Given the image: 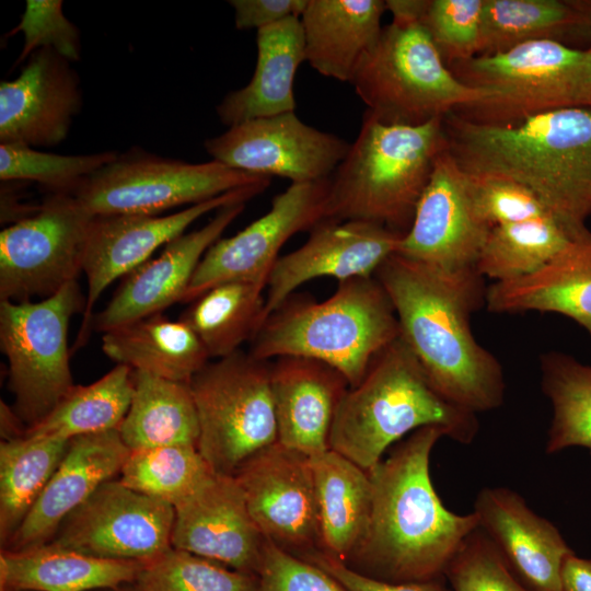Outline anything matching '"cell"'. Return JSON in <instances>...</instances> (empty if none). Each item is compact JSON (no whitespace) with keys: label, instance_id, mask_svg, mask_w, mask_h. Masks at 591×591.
<instances>
[{"label":"cell","instance_id":"1","mask_svg":"<svg viewBox=\"0 0 591 591\" xmlns=\"http://www.w3.org/2000/svg\"><path fill=\"white\" fill-rule=\"evenodd\" d=\"M374 276L394 306L399 336L433 386L472 413L498 408L502 368L471 328L472 314L486 302L477 269L449 273L394 254Z\"/></svg>","mask_w":591,"mask_h":591},{"label":"cell","instance_id":"2","mask_svg":"<svg viewBox=\"0 0 591 591\" xmlns=\"http://www.w3.org/2000/svg\"><path fill=\"white\" fill-rule=\"evenodd\" d=\"M437 427L420 428L369 471L372 503L366 534L347 564L374 579L420 582L441 579L477 515L456 514L441 502L429 462Z\"/></svg>","mask_w":591,"mask_h":591},{"label":"cell","instance_id":"3","mask_svg":"<svg viewBox=\"0 0 591 591\" xmlns=\"http://www.w3.org/2000/svg\"><path fill=\"white\" fill-rule=\"evenodd\" d=\"M443 129L462 171L520 183L573 240L591 233V107L558 108L505 126L450 113Z\"/></svg>","mask_w":591,"mask_h":591},{"label":"cell","instance_id":"4","mask_svg":"<svg viewBox=\"0 0 591 591\" xmlns=\"http://www.w3.org/2000/svg\"><path fill=\"white\" fill-rule=\"evenodd\" d=\"M424 427L440 428L445 437L470 444L479 424L475 413L452 403L433 386L399 336L341 397L329 449L369 472L390 445Z\"/></svg>","mask_w":591,"mask_h":591},{"label":"cell","instance_id":"5","mask_svg":"<svg viewBox=\"0 0 591 591\" xmlns=\"http://www.w3.org/2000/svg\"><path fill=\"white\" fill-rule=\"evenodd\" d=\"M399 337L394 306L375 278L339 281L324 301L291 294L260 324L250 354L269 361L299 356L324 362L357 385L375 357Z\"/></svg>","mask_w":591,"mask_h":591},{"label":"cell","instance_id":"6","mask_svg":"<svg viewBox=\"0 0 591 591\" xmlns=\"http://www.w3.org/2000/svg\"><path fill=\"white\" fill-rule=\"evenodd\" d=\"M445 148L443 118L387 125L364 113L357 139L328 179L327 220L367 221L405 234Z\"/></svg>","mask_w":591,"mask_h":591},{"label":"cell","instance_id":"7","mask_svg":"<svg viewBox=\"0 0 591 591\" xmlns=\"http://www.w3.org/2000/svg\"><path fill=\"white\" fill-rule=\"evenodd\" d=\"M464 84L489 94L452 113L483 125L505 126L565 107H591V46L536 40L451 65Z\"/></svg>","mask_w":591,"mask_h":591},{"label":"cell","instance_id":"8","mask_svg":"<svg viewBox=\"0 0 591 591\" xmlns=\"http://www.w3.org/2000/svg\"><path fill=\"white\" fill-rule=\"evenodd\" d=\"M350 83L366 113L387 125H422L489 96L453 74L420 21L384 26Z\"/></svg>","mask_w":591,"mask_h":591},{"label":"cell","instance_id":"9","mask_svg":"<svg viewBox=\"0 0 591 591\" xmlns=\"http://www.w3.org/2000/svg\"><path fill=\"white\" fill-rule=\"evenodd\" d=\"M189 386L199 421L197 449L213 472L235 475L278 442L269 361L240 349L208 362Z\"/></svg>","mask_w":591,"mask_h":591},{"label":"cell","instance_id":"10","mask_svg":"<svg viewBox=\"0 0 591 591\" xmlns=\"http://www.w3.org/2000/svg\"><path fill=\"white\" fill-rule=\"evenodd\" d=\"M77 280L39 301H0V346L9 361L13 410L26 429L43 420L74 385L68 331L84 311Z\"/></svg>","mask_w":591,"mask_h":591},{"label":"cell","instance_id":"11","mask_svg":"<svg viewBox=\"0 0 591 591\" xmlns=\"http://www.w3.org/2000/svg\"><path fill=\"white\" fill-rule=\"evenodd\" d=\"M266 179L271 177L231 169L216 160L188 163L128 153L88 177L72 194L94 216L159 215Z\"/></svg>","mask_w":591,"mask_h":591},{"label":"cell","instance_id":"12","mask_svg":"<svg viewBox=\"0 0 591 591\" xmlns=\"http://www.w3.org/2000/svg\"><path fill=\"white\" fill-rule=\"evenodd\" d=\"M94 215L57 193L0 233V301L48 298L77 280Z\"/></svg>","mask_w":591,"mask_h":591},{"label":"cell","instance_id":"13","mask_svg":"<svg viewBox=\"0 0 591 591\" xmlns=\"http://www.w3.org/2000/svg\"><path fill=\"white\" fill-rule=\"evenodd\" d=\"M328 179L291 183L273 198L265 215L236 234L216 241L201 258L181 303H190L207 290L230 281L266 288L287 241L327 220Z\"/></svg>","mask_w":591,"mask_h":591},{"label":"cell","instance_id":"14","mask_svg":"<svg viewBox=\"0 0 591 591\" xmlns=\"http://www.w3.org/2000/svg\"><path fill=\"white\" fill-rule=\"evenodd\" d=\"M174 519L173 506L113 478L66 517L48 543L95 557L146 563L172 547Z\"/></svg>","mask_w":591,"mask_h":591},{"label":"cell","instance_id":"15","mask_svg":"<svg viewBox=\"0 0 591 591\" xmlns=\"http://www.w3.org/2000/svg\"><path fill=\"white\" fill-rule=\"evenodd\" d=\"M269 184L270 179H266L241 187L167 216H94L82 263L88 293L76 346L83 345L88 339L94 315L93 308L111 283L150 259L159 247L184 234L186 229L205 213L233 204H246L263 193Z\"/></svg>","mask_w":591,"mask_h":591},{"label":"cell","instance_id":"16","mask_svg":"<svg viewBox=\"0 0 591 591\" xmlns=\"http://www.w3.org/2000/svg\"><path fill=\"white\" fill-rule=\"evenodd\" d=\"M349 148L338 136L306 125L294 112L247 120L205 141L212 160L291 183L328 179Z\"/></svg>","mask_w":591,"mask_h":591},{"label":"cell","instance_id":"17","mask_svg":"<svg viewBox=\"0 0 591 591\" xmlns=\"http://www.w3.org/2000/svg\"><path fill=\"white\" fill-rule=\"evenodd\" d=\"M234 476L267 541L299 557L320 551L318 507L309 456L276 442L245 462Z\"/></svg>","mask_w":591,"mask_h":591},{"label":"cell","instance_id":"18","mask_svg":"<svg viewBox=\"0 0 591 591\" xmlns=\"http://www.w3.org/2000/svg\"><path fill=\"white\" fill-rule=\"evenodd\" d=\"M489 231L473 210L465 172L445 148L396 254L443 271L470 270L476 268Z\"/></svg>","mask_w":591,"mask_h":591},{"label":"cell","instance_id":"19","mask_svg":"<svg viewBox=\"0 0 591 591\" xmlns=\"http://www.w3.org/2000/svg\"><path fill=\"white\" fill-rule=\"evenodd\" d=\"M404 234L367 221L326 220L299 248L279 256L267 281L264 320L301 285L317 278L339 281L374 276L396 254Z\"/></svg>","mask_w":591,"mask_h":591},{"label":"cell","instance_id":"20","mask_svg":"<svg viewBox=\"0 0 591 591\" xmlns=\"http://www.w3.org/2000/svg\"><path fill=\"white\" fill-rule=\"evenodd\" d=\"M175 509L173 548L258 577L267 540L234 475L213 473Z\"/></svg>","mask_w":591,"mask_h":591},{"label":"cell","instance_id":"21","mask_svg":"<svg viewBox=\"0 0 591 591\" xmlns=\"http://www.w3.org/2000/svg\"><path fill=\"white\" fill-rule=\"evenodd\" d=\"M245 202L219 209L207 224L167 243L162 253L131 273L105 308L93 315L91 328L103 334L162 312L183 297L201 258L242 213Z\"/></svg>","mask_w":591,"mask_h":591},{"label":"cell","instance_id":"22","mask_svg":"<svg viewBox=\"0 0 591 591\" xmlns=\"http://www.w3.org/2000/svg\"><path fill=\"white\" fill-rule=\"evenodd\" d=\"M81 106L78 77L53 48H40L12 81L0 84V142L54 147Z\"/></svg>","mask_w":591,"mask_h":591},{"label":"cell","instance_id":"23","mask_svg":"<svg viewBox=\"0 0 591 591\" xmlns=\"http://www.w3.org/2000/svg\"><path fill=\"white\" fill-rule=\"evenodd\" d=\"M479 528L531 591H563L561 569L573 553L558 529L535 513L514 490H479L474 511Z\"/></svg>","mask_w":591,"mask_h":591},{"label":"cell","instance_id":"24","mask_svg":"<svg viewBox=\"0 0 591 591\" xmlns=\"http://www.w3.org/2000/svg\"><path fill=\"white\" fill-rule=\"evenodd\" d=\"M129 453L118 429L71 439L40 496L1 551L20 552L48 543L66 517L120 473Z\"/></svg>","mask_w":591,"mask_h":591},{"label":"cell","instance_id":"25","mask_svg":"<svg viewBox=\"0 0 591 591\" xmlns=\"http://www.w3.org/2000/svg\"><path fill=\"white\" fill-rule=\"evenodd\" d=\"M278 442L309 457L329 450L338 404L349 389L333 367L305 357L269 360Z\"/></svg>","mask_w":591,"mask_h":591},{"label":"cell","instance_id":"26","mask_svg":"<svg viewBox=\"0 0 591 591\" xmlns=\"http://www.w3.org/2000/svg\"><path fill=\"white\" fill-rule=\"evenodd\" d=\"M487 310L564 315L591 335V233L572 241L535 273L487 287Z\"/></svg>","mask_w":591,"mask_h":591},{"label":"cell","instance_id":"27","mask_svg":"<svg viewBox=\"0 0 591 591\" xmlns=\"http://www.w3.org/2000/svg\"><path fill=\"white\" fill-rule=\"evenodd\" d=\"M383 0H308L300 16L305 61L320 74L351 82L379 39Z\"/></svg>","mask_w":591,"mask_h":591},{"label":"cell","instance_id":"28","mask_svg":"<svg viewBox=\"0 0 591 591\" xmlns=\"http://www.w3.org/2000/svg\"><path fill=\"white\" fill-rule=\"evenodd\" d=\"M256 45L257 60L251 81L230 92L217 106L220 120L229 127L296 109L294 78L305 61L300 18L291 16L257 30Z\"/></svg>","mask_w":591,"mask_h":591},{"label":"cell","instance_id":"29","mask_svg":"<svg viewBox=\"0 0 591 591\" xmlns=\"http://www.w3.org/2000/svg\"><path fill=\"white\" fill-rule=\"evenodd\" d=\"M141 561L101 558L53 543L0 552V591H92L137 580Z\"/></svg>","mask_w":591,"mask_h":591},{"label":"cell","instance_id":"30","mask_svg":"<svg viewBox=\"0 0 591 591\" xmlns=\"http://www.w3.org/2000/svg\"><path fill=\"white\" fill-rule=\"evenodd\" d=\"M552 40L591 46V0H484L479 55Z\"/></svg>","mask_w":591,"mask_h":591},{"label":"cell","instance_id":"31","mask_svg":"<svg viewBox=\"0 0 591 591\" xmlns=\"http://www.w3.org/2000/svg\"><path fill=\"white\" fill-rule=\"evenodd\" d=\"M320 519L321 552L348 563L362 541L370 519L369 472L327 450L310 457Z\"/></svg>","mask_w":591,"mask_h":591},{"label":"cell","instance_id":"32","mask_svg":"<svg viewBox=\"0 0 591 591\" xmlns=\"http://www.w3.org/2000/svg\"><path fill=\"white\" fill-rule=\"evenodd\" d=\"M102 351L117 364L183 383H189L210 359L186 323L162 314L104 333Z\"/></svg>","mask_w":591,"mask_h":591},{"label":"cell","instance_id":"33","mask_svg":"<svg viewBox=\"0 0 591 591\" xmlns=\"http://www.w3.org/2000/svg\"><path fill=\"white\" fill-rule=\"evenodd\" d=\"M118 431L130 451L166 445L197 448L199 421L189 383L134 370V394Z\"/></svg>","mask_w":591,"mask_h":591},{"label":"cell","instance_id":"34","mask_svg":"<svg viewBox=\"0 0 591 591\" xmlns=\"http://www.w3.org/2000/svg\"><path fill=\"white\" fill-rule=\"evenodd\" d=\"M134 394V370L116 364L88 385H73L55 408L24 436L71 440L118 429Z\"/></svg>","mask_w":591,"mask_h":591},{"label":"cell","instance_id":"35","mask_svg":"<svg viewBox=\"0 0 591 591\" xmlns=\"http://www.w3.org/2000/svg\"><path fill=\"white\" fill-rule=\"evenodd\" d=\"M264 290L245 281L218 285L192 301L178 320L194 331L210 358H224L251 341L264 322Z\"/></svg>","mask_w":591,"mask_h":591},{"label":"cell","instance_id":"36","mask_svg":"<svg viewBox=\"0 0 591 591\" xmlns=\"http://www.w3.org/2000/svg\"><path fill=\"white\" fill-rule=\"evenodd\" d=\"M70 440L23 436L0 443V545L24 521L62 461Z\"/></svg>","mask_w":591,"mask_h":591},{"label":"cell","instance_id":"37","mask_svg":"<svg viewBox=\"0 0 591 591\" xmlns=\"http://www.w3.org/2000/svg\"><path fill=\"white\" fill-rule=\"evenodd\" d=\"M540 367L542 390L553 408L546 453L572 447L591 453V364L548 351L541 356Z\"/></svg>","mask_w":591,"mask_h":591},{"label":"cell","instance_id":"38","mask_svg":"<svg viewBox=\"0 0 591 591\" xmlns=\"http://www.w3.org/2000/svg\"><path fill=\"white\" fill-rule=\"evenodd\" d=\"M572 241L553 218L497 225L489 231L476 269L494 282L525 277L545 266Z\"/></svg>","mask_w":591,"mask_h":591},{"label":"cell","instance_id":"39","mask_svg":"<svg viewBox=\"0 0 591 591\" xmlns=\"http://www.w3.org/2000/svg\"><path fill=\"white\" fill-rule=\"evenodd\" d=\"M213 473L196 447L166 445L130 451L118 479L127 487L175 508Z\"/></svg>","mask_w":591,"mask_h":591},{"label":"cell","instance_id":"40","mask_svg":"<svg viewBox=\"0 0 591 591\" xmlns=\"http://www.w3.org/2000/svg\"><path fill=\"white\" fill-rule=\"evenodd\" d=\"M141 591H257L258 577L171 547L143 563L137 580Z\"/></svg>","mask_w":591,"mask_h":591},{"label":"cell","instance_id":"41","mask_svg":"<svg viewBox=\"0 0 591 591\" xmlns=\"http://www.w3.org/2000/svg\"><path fill=\"white\" fill-rule=\"evenodd\" d=\"M118 157L112 151L61 155L22 144H0L1 181H32L57 193H72Z\"/></svg>","mask_w":591,"mask_h":591},{"label":"cell","instance_id":"42","mask_svg":"<svg viewBox=\"0 0 591 591\" xmlns=\"http://www.w3.org/2000/svg\"><path fill=\"white\" fill-rule=\"evenodd\" d=\"M484 0H428L420 23L448 67L480 51Z\"/></svg>","mask_w":591,"mask_h":591},{"label":"cell","instance_id":"43","mask_svg":"<svg viewBox=\"0 0 591 591\" xmlns=\"http://www.w3.org/2000/svg\"><path fill=\"white\" fill-rule=\"evenodd\" d=\"M444 577L452 591H531L479 526L464 540Z\"/></svg>","mask_w":591,"mask_h":591},{"label":"cell","instance_id":"44","mask_svg":"<svg viewBox=\"0 0 591 591\" xmlns=\"http://www.w3.org/2000/svg\"><path fill=\"white\" fill-rule=\"evenodd\" d=\"M465 174L473 210L489 229L532 219L553 218L535 194L520 183L495 175Z\"/></svg>","mask_w":591,"mask_h":591},{"label":"cell","instance_id":"45","mask_svg":"<svg viewBox=\"0 0 591 591\" xmlns=\"http://www.w3.org/2000/svg\"><path fill=\"white\" fill-rule=\"evenodd\" d=\"M22 33L24 44L18 61L40 48H53L68 61L80 57L79 31L62 12L60 0H27L19 24L10 35Z\"/></svg>","mask_w":591,"mask_h":591},{"label":"cell","instance_id":"46","mask_svg":"<svg viewBox=\"0 0 591 591\" xmlns=\"http://www.w3.org/2000/svg\"><path fill=\"white\" fill-rule=\"evenodd\" d=\"M257 591H345L326 571L267 541Z\"/></svg>","mask_w":591,"mask_h":591},{"label":"cell","instance_id":"47","mask_svg":"<svg viewBox=\"0 0 591 591\" xmlns=\"http://www.w3.org/2000/svg\"><path fill=\"white\" fill-rule=\"evenodd\" d=\"M304 558L332 576L345 591H452L441 579L420 582H389L368 577L321 551Z\"/></svg>","mask_w":591,"mask_h":591},{"label":"cell","instance_id":"48","mask_svg":"<svg viewBox=\"0 0 591 591\" xmlns=\"http://www.w3.org/2000/svg\"><path fill=\"white\" fill-rule=\"evenodd\" d=\"M237 30L273 25L291 16L300 18L308 0H231Z\"/></svg>","mask_w":591,"mask_h":591},{"label":"cell","instance_id":"49","mask_svg":"<svg viewBox=\"0 0 591 591\" xmlns=\"http://www.w3.org/2000/svg\"><path fill=\"white\" fill-rule=\"evenodd\" d=\"M563 591H591V558L570 554L561 569Z\"/></svg>","mask_w":591,"mask_h":591},{"label":"cell","instance_id":"50","mask_svg":"<svg viewBox=\"0 0 591 591\" xmlns=\"http://www.w3.org/2000/svg\"><path fill=\"white\" fill-rule=\"evenodd\" d=\"M0 416L1 441L13 440L24 436L26 431L25 425L15 414L13 408L3 401H1Z\"/></svg>","mask_w":591,"mask_h":591},{"label":"cell","instance_id":"51","mask_svg":"<svg viewBox=\"0 0 591 591\" xmlns=\"http://www.w3.org/2000/svg\"><path fill=\"white\" fill-rule=\"evenodd\" d=\"M92 591H141L139 587L136 584V582L132 583H125L113 588H103V589H96Z\"/></svg>","mask_w":591,"mask_h":591}]
</instances>
